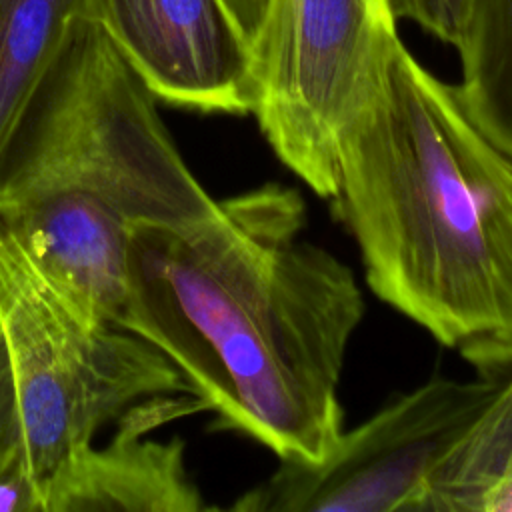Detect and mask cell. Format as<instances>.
I'll return each instance as SVG.
<instances>
[{
    "instance_id": "obj_6",
    "label": "cell",
    "mask_w": 512,
    "mask_h": 512,
    "mask_svg": "<svg viewBox=\"0 0 512 512\" xmlns=\"http://www.w3.org/2000/svg\"><path fill=\"white\" fill-rule=\"evenodd\" d=\"M508 378V376H506ZM504 376H436L396 396L320 460H280L234 512H414L436 464L504 386Z\"/></svg>"
},
{
    "instance_id": "obj_5",
    "label": "cell",
    "mask_w": 512,
    "mask_h": 512,
    "mask_svg": "<svg viewBox=\"0 0 512 512\" xmlns=\"http://www.w3.org/2000/svg\"><path fill=\"white\" fill-rule=\"evenodd\" d=\"M392 0H264L252 40L254 108L280 162L336 192V138L402 46Z\"/></svg>"
},
{
    "instance_id": "obj_14",
    "label": "cell",
    "mask_w": 512,
    "mask_h": 512,
    "mask_svg": "<svg viewBox=\"0 0 512 512\" xmlns=\"http://www.w3.org/2000/svg\"><path fill=\"white\" fill-rule=\"evenodd\" d=\"M22 450L20 444V418L12 370L8 362L6 342L0 328V464Z\"/></svg>"
},
{
    "instance_id": "obj_13",
    "label": "cell",
    "mask_w": 512,
    "mask_h": 512,
    "mask_svg": "<svg viewBox=\"0 0 512 512\" xmlns=\"http://www.w3.org/2000/svg\"><path fill=\"white\" fill-rule=\"evenodd\" d=\"M398 18L416 22L456 50L468 40L472 0H392Z\"/></svg>"
},
{
    "instance_id": "obj_2",
    "label": "cell",
    "mask_w": 512,
    "mask_h": 512,
    "mask_svg": "<svg viewBox=\"0 0 512 512\" xmlns=\"http://www.w3.org/2000/svg\"><path fill=\"white\" fill-rule=\"evenodd\" d=\"M370 290L484 374L512 368V156L402 44L336 138Z\"/></svg>"
},
{
    "instance_id": "obj_4",
    "label": "cell",
    "mask_w": 512,
    "mask_h": 512,
    "mask_svg": "<svg viewBox=\"0 0 512 512\" xmlns=\"http://www.w3.org/2000/svg\"><path fill=\"white\" fill-rule=\"evenodd\" d=\"M0 328L20 418V444L38 496L72 454L132 404L192 394L144 338L102 322L48 284L0 226Z\"/></svg>"
},
{
    "instance_id": "obj_11",
    "label": "cell",
    "mask_w": 512,
    "mask_h": 512,
    "mask_svg": "<svg viewBox=\"0 0 512 512\" xmlns=\"http://www.w3.org/2000/svg\"><path fill=\"white\" fill-rule=\"evenodd\" d=\"M92 0H0V156Z\"/></svg>"
},
{
    "instance_id": "obj_3",
    "label": "cell",
    "mask_w": 512,
    "mask_h": 512,
    "mask_svg": "<svg viewBox=\"0 0 512 512\" xmlns=\"http://www.w3.org/2000/svg\"><path fill=\"white\" fill-rule=\"evenodd\" d=\"M74 196L134 226H190L218 214L156 96L86 16L66 40L0 156V218L40 196Z\"/></svg>"
},
{
    "instance_id": "obj_9",
    "label": "cell",
    "mask_w": 512,
    "mask_h": 512,
    "mask_svg": "<svg viewBox=\"0 0 512 512\" xmlns=\"http://www.w3.org/2000/svg\"><path fill=\"white\" fill-rule=\"evenodd\" d=\"M36 272L94 318L120 328L132 226L68 196L34 198L0 218Z\"/></svg>"
},
{
    "instance_id": "obj_10",
    "label": "cell",
    "mask_w": 512,
    "mask_h": 512,
    "mask_svg": "<svg viewBox=\"0 0 512 512\" xmlns=\"http://www.w3.org/2000/svg\"><path fill=\"white\" fill-rule=\"evenodd\" d=\"M414 512H512V376L436 464Z\"/></svg>"
},
{
    "instance_id": "obj_15",
    "label": "cell",
    "mask_w": 512,
    "mask_h": 512,
    "mask_svg": "<svg viewBox=\"0 0 512 512\" xmlns=\"http://www.w3.org/2000/svg\"><path fill=\"white\" fill-rule=\"evenodd\" d=\"M226 2L232 8L238 22L242 24V28L246 30V34L250 36V40H254V34L258 30L260 16H262L264 0H226Z\"/></svg>"
},
{
    "instance_id": "obj_7",
    "label": "cell",
    "mask_w": 512,
    "mask_h": 512,
    "mask_svg": "<svg viewBox=\"0 0 512 512\" xmlns=\"http://www.w3.org/2000/svg\"><path fill=\"white\" fill-rule=\"evenodd\" d=\"M90 18L156 100L252 114V40L226 0H92Z\"/></svg>"
},
{
    "instance_id": "obj_12",
    "label": "cell",
    "mask_w": 512,
    "mask_h": 512,
    "mask_svg": "<svg viewBox=\"0 0 512 512\" xmlns=\"http://www.w3.org/2000/svg\"><path fill=\"white\" fill-rule=\"evenodd\" d=\"M462 96L484 132L512 156V0H472Z\"/></svg>"
},
{
    "instance_id": "obj_8",
    "label": "cell",
    "mask_w": 512,
    "mask_h": 512,
    "mask_svg": "<svg viewBox=\"0 0 512 512\" xmlns=\"http://www.w3.org/2000/svg\"><path fill=\"white\" fill-rule=\"evenodd\" d=\"M206 410L194 394H160L132 404L106 446L90 444L54 470L40 490V512L206 510L186 470L182 438H146L154 428Z\"/></svg>"
},
{
    "instance_id": "obj_1",
    "label": "cell",
    "mask_w": 512,
    "mask_h": 512,
    "mask_svg": "<svg viewBox=\"0 0 512 512\" xmlns=\"http://www.w3.org/2000/svg\"><path fill=\"white\" fill-rule=\"evenodd\" d=\"M304 226L302 196L276 182L198 224L134 226L120 328L178 368L216 426L312 462L344 430L338 386L364 294Z\"/></svg>"
}]
</instances>
